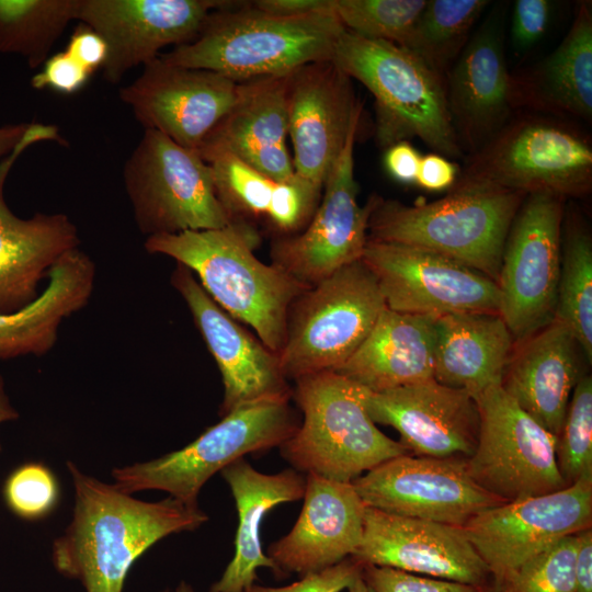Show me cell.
<instances>
[{
    "label": "cell",
    "instance_id": "48",
    "mask_svg": "<svg viewBox=\"0 0 592 592\" xmlns=\"http://www.w3.org/2000/svg\"><path fill=\"white\" fill-rule=\"evenodd\" d=\"M421 157L409 140H401L386 149L384 166L395 181L408 185L415 184Z\"/></svg>",
    "mask_w": 592,
    "mask_h": 592
},
{
    "label": "cell",
    "instance_id": "20",
    "mask_svg": "<svg viewBox=\"0 0 592 592\" xmlns=\"http://www.w3.org/2000/svg\"><path fill=\"white\" fill-rule=\"evenodd\" d=\"M365 565L486 588L492 577L463 527L365 506L363 536L351 556Z\"/></svg>",
    "mask_w": 592,
    "mask_h": 592
},
{
    "label": "cell",
    "instance_id": "10",
    "mask_svg": "<svg viewBox=\"0 0 592 592\" xmlns=\"http://www.w3.org/2000/svg\"><path fill=\"white\" fill-rule=\"evenodd\" d=\"M123 178L136 225L147 238L234 223L216 195L208 164L159 132L145 129Z\"/></svg>",
    "mask_w": 592,
    "mask_h": 592
},
{
    "label": "cell",
    "instance_id": "7",
    "mask_svg": "<svg viewBox=\"0 0 592 592\" xmlns=\"http://www.w3.org/2000/svg\"><path fill=\"white\" fill-rule=\"evenodd\" d=\"M455 184L579 197L592 189L591 137L571 119L522 113L459 170Z\"/></svg>",
    "mask_w": 592,
    "mask_h": 592
},
{
    "label": "cell",
    "instance_id": "13",
    "mask_svg": "<svg viewBox=\"0 0 592 592\" xmlns=\"http://www.w3.org/2000/svg\"><path fill=\"white\" fill-rule=\"evenodd\" d=\"M362 262L375 276L391 310L436 318L462 312L499 314L497 283L439 252L367 239Z\"/></svg>",
    "mask_w": 592,
    "mask_h": 592
},
{
    "label": "cell",
    "instance_id": "29",
    "mask_svg": "<svg viewBox=\"0 0 592 592\" xmlns=\"http://www.w3.org/2000/svg\"><path fill=\"white\" fill-rule=\"evenodd\" d=\"M435 320L386 307L360 348L334 372L373 392L432 379Z\"/></svg>",
    "mask_w": 592,
    "mask_h": 592
},
{
    "label": "cell",
    "instance_id": "19",
    "mask_svg": "<svg viewBox=\"0 0 592 592\" xmlns=\"http://www.w3.org/2000/svg\"><path fill=\"white\" fill-rule=\"evenodd\" d=\"M231 2L218 0H80L77 21L107 45L104 79L116 84L127 71L151 62L167 46L191 43L206 16Z\"/></svg>",
    "mask_w": 592,
    "mask_h": 592
},
{
    "label": "cell",
    "instance_id": "55",
    "mask_svg": "<svg viewBox=\"0 0 592 592\" xmlns=\"http://www.w3.org/2000/svg\"><path fill=\"white\" fill-rule=\"evenodd\" d=\"M481 592H501V590L493 583H490L488 587L483 588Z\"/></svg>",
    "mask_w": 592,
    "mask_h": 592
},
{
    "label": "cell",
    "instance_id": "3",
    "mask_svg": "<svg viewBox=\"0 0 592 592\" xmlns=\"http://www.w3.org/2000/svg\"><path fill=\"white\" fill-rule=\"evenodd\" d=\"M345 27L332 11L280 16L253 4L213 10L189 44L160 57L172 65L218 72L236 82L284 76L332 60Z\"/></svg>",
    "mask_w": 592,
    "mask_h": 592
},
{
    "label": "cell",
    "instance_id": "42",
    "mask_svg": "<svg viewBox=\"0 0 592 592\" xmlns=\"http://www.w3.org/2000/svg\"><path fill=\"white\" fill-rule=\"evenodd\" d=\"M362 576L375 592H481L483 590L465 583L372 565L363 566Z\"/></svg>",
    "mask_w": 592,
    "mask_h": 592
},
{
    "label": "cell",
    "instance_id": "38",
    "mask_svg": "<svg viewBox=\"0 0 592 592\" xmlns=\"http://www.w3.org/2000/svg\"><path fill=\"white\" fill-rule=\"evenodd\" d=\"M558 470L570 486L592 477V377L580 376L573 388L561 431L557 437Z\"/></svg>",
    "mask_w": 592,
    "mask_h": 592
},
{
    "label": "cell",
    "instance_id": "28",
    "mask_svg": "<svg viewBox=\"0 0 592 592\" xmlns=\"http://www.w3.org/2000/svg\"><path fill=\"white\" fill-rule=\"evenodd\" d=\"M511 102L561 118H592V11L580 2L568 33L546 58L511 75Z\"/></svg>",
    "mask_w": 592,
    "mask_h": 592
},
{
    "label": "cell",
    "instance_id": "24",
    "mask_svg": "<svg viewBox=\"0 0 592 592\" xmlns=\"http://www.w3.org/2000/svg\"><path fill=\"white\" fill-rule=\"evenodd\" d=\"M363 400L374 423L396 429L399 443L410 455L467 458L476 448L478 407L463 389L432 378L378 392L364 388Z\"/></svg>",
    "mask_w": 592,
    "mask_h": 592
},
{
    "label": "cell",
    "instance_id": "11",
    "mask_svg": "<svg viewBox=\"0 0 592 592\" xmlns=\"http://www.w3.org/2000/svg\"><path fill=\"white\" fill-rule=\"evenodd\" d=\"M479 434L466 458L471 478L503 502L567 488L556 459L557 437L494 384L475 398Z\"/></svg>",
    "mask_w": 592,
    "mask_h": 592
},
{
    "label": "cell",
    "instance_id": "40",
    "mask_svg": "<svg viewBox=\"0 0 592 592\" xmlns=\"http://www.w3.org/2000/svg\"><path fill=\"white\" fill-rule=\"evenodd\" d=\"M7 508L19 519L37 521L48 516L60 498L59 482L43 463L29 462L14 468L2 486Z\"/></svg>",
    "mask_w": 592,
    "mask_h": 592
},
{
    "label": "cell",
    "instance_id": "22",
    "mask_svg": "<svg viewBox=\"0 0 592 592\" xmlns=\"http://www.w3.org/2000/svg\"><path fill=\"white\" fill-rule=\"evenodd\" d=\"M503 25V5L497 4L445 78L447 109L463 152H477L512 117Z\"/></svg>",
    "mask_w": 592,
    "mask_h": 592
},
{
    "label": "cell",
    "instance_id": "27",
    "mask_svg": "<svg viewBox=\"0 0 592 592\" xmlns=\"http://www.w3.org/2000/svg\"><path fill=\"white\" fill-rule=\"evenodd\" d=\"M287 75L240 82L237 100L202 146L224 148L274 181L292 178L295 169L287 149Z\"/></svg>",
    "mask_w": 592,
    "mask_h": 592
},
{
    "label": "cell",
    "instance_id": "15",
    "mask_svg": "<svg viewBox=\"0 0 592 592\" xmlns=\"http://www.w3.org/2000/svg\"><path fill=\"white\" fill-rule=\"evenodd\" d=\"M366 506L463 527L503 504L469 475L466 458L410 454L390 458L352 481Z\"/></svg>",
    "mask_w": 592,
    "mask_h": 592
},
{
    "label": "cell",
    "instance_id": "45",
    "mask_svg": "<svg viewBox=\"0 0 592 592\" xmlns=\"http://www.w3.org/2000/svg\"><path fill=\"white\" fill-rule=\"evenodd\" d=\"M92 75L65 50L46 59L41 70L32 78L34 89H49L58 93L72 94L80 91Z\"/></svg>",
    "mask_w": 592,
    "mask_h": 592
},
{
    "label": "cell",
    "instance_id": "50",
    "mask_svg": "<svg viewBox=\"0 0 592 592\" xmlns=\"http://www.w3.org/2000/svg\"><path fill=\"white\" fill-rule=\"evenodd\" d=\"M574 568V592H592V531L579 533Z\"/></svg>",
    "mask_w": 592,
    "mask_h": 592
},
{
    "label": "cell",
    "instance_id": "46",
    "mask_svg": "<svg viewBox=\"0 0 592 592\" xmlns=\"http://www.w3.org/2000/svg\"><path fill=\"white\" fill-rule=\"evenodd\" d=\"M65 52L91 75L103 68L107 58V45L103 37L83 23L70 35Z\"/></svg>",
    "mask_w": 592,
    "mask_h": 592
},
{
    "label": "cell",
    "instance_id": "12",
    "mask_svg": "<svg viewBox=\"0 0 592 592\" xmlns=\"http://www.w3.org/2000/svg\"><path fill=\"white\" fill-rule=\"evenodd\" d=\"M565 198L527 194L510 226L497 285L499 315L515 342L555 318Z\"/></svg>",
    "mask_w": 592,
    "mask_h": 592
},
{
    "label": "cell",
    "instance_id": "5",
    "mask_svg": "<svg viewBox=\"0 0 592 592\" xmlns=\"http://www.w3.org/2000/svg\"><path fill=\"white\" fill-rule=\"evenodd\" d=\"M332 60L373 94L379 147L417 137L435 153L463 156L447 109L445 80L410 50L345 30Z\"/></svg>",
    "mask_w": 592,
    "mask_h": 592
},
{
    "label": "cell",
    "instance_id": "39",
    "mask_svg": "<svg viewBox=\"0 0 592 592\" xmlns=\"http://www.w3.org/2000/svg\"><path fill=\"white\" fill-rule=\"evenodd\" d=\"M577 534L557 540L496 584L501 592H574Z\"/></svg>",
    "mask_w": 592,
    "mask_h": 592
},
{
    "label": "cell",
    "instance_id": "34",
    "mask_svg": "<svg viewBox=\"0 0 592 592\" xmlns=\"http://www.w3.org/2000/svg\"><path fill=\"white\" fill-rule=\"evenodd\" d=\"M489 3L487 0H426L403 48L445 80Z\"/></svg>",
    "mask_w": 592,
    "mask_h": 592
},
{
    "label": "cell",
    "instance_id": "14",
    "mask_svg": "<svg viewBox=\"0 0 592 592\" xmlns=\"http://www.w3.org/2000/svg\"><path fill=\"white\" fill-rule=\"evenodd\" d=\"M353 128L323 184V194L303 231L277 238L271 249L272 264L306 287L323 281L338 270L362 260L368 239V221L379 196L364 206L357 203L354 177Z\"/></svg>",
    "mask_w": 592,
    "mask_h": 592
},
{
    "label": "cell",
    "instance_id": "9",
    "mask_svg": "<svg viewBox=\"0 0 592 592\" xmlns=\"http://www.w3.org/2000/svg\"><path fill=\"white\" fill-rule=\"evenodd\" d=\"M288 401L262 400L237 408L179 451L114 468L113 485L128 494L161 490L198 505V493L213 475L249 453L281 446L296 432L299 423Z\"/></svg>",
    "mask_w": 592,
    "mask_h": 592
},
{
    "label": "cell",
    "instance_id": "32",
    "mask_svg": "<svg viewBox=\"0 0 592 592\" xmlns=\"http://www.w3.org/2000/svg\"><path fill=\"white\" fill-rule=\"evenodd\" d=\"M514 339L499 314L462 312L435 320L433 378L474 398L501 384Z\"/></svg>",
    "mask_w": 592,
    "mask_h": 592
},
{
    "label": "cell",
    "instance_id": "8",
    "mask_svg": "<svg viewBox=\"0 0 592 592\" xmlns=\"http://www.w3.org/2000/svg\"><path fill=\"white\" fill-rule=\"evenodd\" d=\"M385 308L378 283L362 260L306 289L291 306L277 354L285 378L334 372L360 348Z\"/></svg>",
    "mask_w": 592,
    "mask_h": 592
},
{
    "label": "cell",
    "instance_id": "41",
    "mask_svg": "<svg viewBox=\"0 0 592 592\" xmlns=\"http://www.w3.org/2000/svg\"><path fill=\"white\" fill-rule=\"evenodd\" d=\"M322 189L296 172L292 178L276 182L264 220L280 235L278 238L299 234L312 218Z\"/></svg>",
    "mask_w": 592,
    "mask_h": 592
},
{
    "label": "cell",
    "instance_id": "44",
    "mask_svg": "<svg viewBox=\"0 0 592 592\" xmlns=\"http://www.w3.org/2000/svg\"><path fill=\"white\" fill-rule=\"evenodd\" d=\"M554 2L548 0H517L513 4L511 39L515 52L534 46L547 31Z\"/></svg>",
    "mask_w": 592,
    "mask_h": 592
},
{
    "label": "cell",
    "instance_id": "35",
    "mask_svg": "<svg viewBox=\"0 0 592 592\" xmlns=\"http://www.w3.org/2000/svg\"><path fill=\"white\" fill-rule=\"evenodd\" d=\"M554 319L570 329L591 363L592 241L579 224L567 225Z\"/></svg>",
    "mask_w": 592,
    "mask_h": 592
},
{
    "label": "cell",
    "instance_id": "2",
    "mask_svg": "<svg viewBox=\"0 0 592 592\" xmlns=\"http://www.w3.org/2000/svg\"><path fill=\"white\" fill-rule=\"evenodd\" d=\"M258 231L247 223L146 238L145 249L187 267L210 298L234 319L250 326L278 354L292 304L306 287L253 250Z\"/></svg>",
    "mask_w": 592,
    "mask_h": 592
},
{
    "label": "cell",
    "instance_id": "18",
    "mask_svg": "<svg viewBox=\"0 0 592 592\" xmlns=\"http://www.w3.org/2000/svg\"><path fill=\"white\" fill-rule=\"evenodd\" d=\"M285 100L295 172L323 187L360 126L362 104L352 79L333 60L306 64L287 75Z\"/></svg>",
    "mask_w": 592,
    "mask_h": 592
},
{
    "label": "cell",
    "instance_id": "17",
    "mask_svg": "<svg viewBox=\"0 0 592 592\" xmlns=\"http://www.w3.org/2000/svg\"><path fill=\"white\" fill-rule=\"evenodd\" d=\"M240 90L218 72L164 61L160 55L119 90L122 102L145 127L197 150L230 110Z\"/></svg>",
    "mask_w": 592,
    "mask_h": 592
},
{
    "label": "cell",
    "instance_id": "33",
    "mask_svg": "<svg viewBox=\"0 0 592 592\" xmlns=\"http://www.w3.org/2000/svg\"><path fill=\"white\" fill-rule=\"evenodd\" d=\"M80 0H0V54L23 57L41 67L70 21Z\"/></svg>",
    "mask_w": 592,
    "mask_h": 592
},
{
    "label": "cell",
    "instance_id": "25",
    "mask_svg": "<svg viewBox=\"0 0 592 592\" xmlns=\"http://www.w3.org/2000/svg\"><path fill=\"white\" fill-rule=\"evenodd\" d=\"M304 504L292 531L267 551L283 576L319 571L351 557L363 536L365 504L352 482L307 474Z\"/></svg>",
    "mask_w": 592,
    "mask_h": 592
},
{
    "label": "cell",
    "instance_id": "31",
    "mask_svg": "<svg viewBox=\"0 0 592 592\" xmlns=\"http://www.w3.org/2000/svg\"><path fill=\"white\" fill-rule=\"evenodd\" d=\"M95 273L93 260L79 247L65 253L32 303L18 311L0 314V360L48 353L62 321L89 303Z\"/></svg>",
    "mask_w": 592,
    "mask_h": 592
},
{
    "label": "cell",
    "instance_id": "43",
    "mask_svg": "<svg viewBox=\"0 0 592 592\" xmlns=\"http://www.w3.org/2000/svg\"><path fill=\"white\" fill-rule=\"evenodd\" d=\"M363 565L349 557L333 566L304 574L285 587L253 584L247 592H341L362 576Z\"/></svg>",
    "mask_w": 592,
    "mask_h": 592
},
{
    "label": "cell",
    "instance_id": "23",
    "mask_svg": "<svg viewBox=\"0 0 592 592\" xmlns=\"http://www.w3.org/2000/svg\"><path fill=\"white\" fill-rule=\"evenodd\" d=\"M171 282L189 307L220 371L221 414L257 401L291 398L293 392L276 353L223 310L187 267L178 264Z\"/></svg>",
    "mask_w": 592,
    "mask_h": 592
},
{
    "label": "cell",
    "instance_id": "52",
    "mask_svg": "<svg viewBox=\"0 0 592 592\" xmlns=\"http://www.w3.org/2000/svg\"><path fill=\"white\" fill-rule=\"evenodd\" d=\"M19 412L12 406L10 398L5 390V385L2 375L0 374V424L9 421L16 420ZM1 449V445H0Z\"/></svg>",
    "mask_w": 592,
    "mask_h": 592
},
{
    "label": "cell",
    "instance_id": "4",
    "mask_svg": "<svg viewBox=\"0 0 592 592\" xmlns=\"http://www.w3.org/2000/svg\"><path fill=\"white\" fill-rule=\"evenodd\" d=\"M527 194L485 184H454L441 200L406 205L379 198L368 239L429 249L497 283L505 239Z\"/></svg>",
    "mask_w": 592,
    "mask_h": 592
},
{
    "label": "cell",
    "instance_id": "16",
    "mask_svg": "<svg viewBox=\"0 0 592 592\" xmlns=\"http://www.w3.org/2000/svg\"><path fill=\"white\" fill-rule=\"evenodd\" d=\"M592 477L567 488L487 509L463 530L500 582L523 562L565 536L591 527Z\"/></svg>",
    "mask_w": 592,
    "mask_h": 592
},
{
    "label": "cell",
    "instance_id": "26",
    "mask_svg": "<svg viewBox=\"0 0 592 592\" xmlns=\"http://www.w3.org/2000/svg\"><path fill=\"white\" fill-rule=\"evenodd\" d=\"M579 350L570 329L553 319L530 337L514 342L502 374L503 390L556 437L581 376Z\"/></svg>",
    "mask_w": 592,
    "mask_h": 592
},
{
    "label": "cell",
    "instance_id": "36",
    "mask_svg": "<svg viewBox=\"0 0 592 592\" xmlns=\"http://www.w3.org/2000/svg\"><path fill=\"white\" fill-rule=\"evenodd\" d=\"M196 152L210 168L216 195L232 221L264 219L277 181L224 148L205 145Z\"/></svg>",
    "mask_w": 592,
    "mask_h": 592
},
{
    "label": "cell",
    "instance_id": "53",
    "mask_svg": "<svg viewBox=\"0 0 592 592\" xmlns=\"http://www.w3.org/2000/svg\"><path fill=\"white\" fill-rule=\"evenodd\" d=\"M346 590L348 592H375L363 576L358 577Z\"/></svg>",
    "mask_w": 592,
    "mask_h": 592
},
{
    "label": "cell",
    "instance_id": "6",
    "mask_svg": "<svg viewBox=\"0 0 592 592\" xmlns=\"http://www.w3.org/2000/svg\"><path fill=\"white\" fill-rule=\"evenodd\" d=\"M295 397L304 419L281 445L294 468L352 482L379 464L409 454L385 435L364 406V388L335 372L296 379Z\"/></svg>",
    "mask_w": 592,
    "mask_h": 592
},
{
    "label": "cell",
    "instance_id": "51",
    "mask_svg": "<svg viewBox=\"0 0 592 592\" xmlns=\"http://www.w3.org/2000/svg\"><path fill=\"white\" fill-rule=\"evenodd\" d=\"M31 124L20 123L0 126V162L21 143Z\"/></svg>",
    "mask_w": 592,
    "mask_h": 592
},
{
    "label": "cell",
    "instance_id": "30",
    "mask_svg": "<svg viewBox=\"0 0 592 592\" xmlns=\"http://www.w3.org/2000/svg\"><path fill=\"white\" fill-rule=\"evenodd\" d=\"M229 485L238 512L235 555L209 592H247L258 579L259 568H270L281 578L275 562L264 554L261 526L266 513L277 504L304 497L306 479L294 469L263 474L243 458L221 470Z\"/></svg>",
    "mask_w": 592,
    "mask_h": 592
},
{
    "label": "cell",
    "instance_id": "54",
    "mask_svg": "<svg viewBox=\"0 0 592 592\" xmlns=\"http://www.w3.org/2000/svg\"><path fill=\"white\" fill-rule=\"evenodd\" d=\"M162 592H171L169 590L162 591ZM174 592H194L193 588L186 583L185 581H181L180 584L177 587Z\"/></svg>",
    "mask_w": 592,
    "mask_h": 592
},
{
    "label": "cell",
    "instance_id": "49",
    "mask_svg": "<svg viewBox=\"0 0 592 592\" xmlns=\"http://www.w3.org/2000/svg\"><path fill=\"white\" fill-rule=\"evenodd\" d=\"M252 4L261 11L280 16L332 11L331 0H258Z\"/></svg>",
    "mask_w": 592,
    "mask_h": 592
},
{
    "label": "cell",
    "instance_id": "21",
    "mask_svg": "<svg viewBox=\"0 0 592 592\" xmlns=\"http://www.w3.org/2000/svg\"><path fill=\"white\" fill-rule=\"evenodd\" d=\"M59 141L55 125L32 123L21 143L0 162V314L20 310L38 295L55 263L79 247L73 221L62 213L21 218L4 198L7 178L22 153L36 143Z\"/></svg>",
    "mask_w": 592,
    "mask_h": 592
},
{
    "label": "cell",
    "instance_id": "47",
    "mask_svg": "<svg viewBox=\"0 0 592 592\" xmlns=\"http://www.w3.org/2000/svg\"><path fill=\"white\" fill-rule=\"evenodd\" d=\"M459 167L444 156L431 152L421 157L417 185L430 192L451 190L455 184Z\"/></svg>",
    "mask_w": 592,
    "mask_h": 592
},
{
    "label": "cell",
    "instance_id": "1",
    "mask_svg": "<svg viewBox=\"0 0 592 592\" xmlns=\"http://www.w3.org/2000/svg\"><path fill=\"white\" fill-rule=\"evenodd\" d=\"M67 468L75 489L72 519L54 540L52 560L86 592H123L135 561L160 539L194 531L208 520L198 505L169 497L146 502L82 473Z\"/></svg>",
    "mask_w": 592,
    "mask_h": 592
},
{
    "label": "cell",
    "instance_id": "37",
    "mask_svg": "<svg viewBox=\"0 0 592 592\" xmlns=\"http://www.w3.org/2000/svg\"><path fill=\"white\" fill-rule=\"evenodd\" d=\"M426 0H331L345 30L403 47Z\"/></svg>",
    "mask_w": 592,
    "mask_h": 592
}]
</instances>
